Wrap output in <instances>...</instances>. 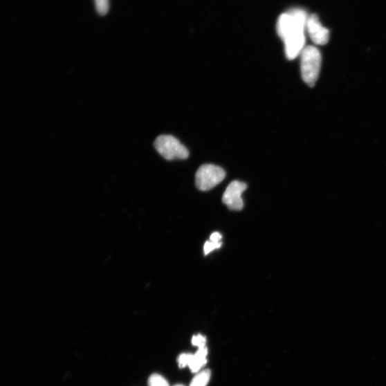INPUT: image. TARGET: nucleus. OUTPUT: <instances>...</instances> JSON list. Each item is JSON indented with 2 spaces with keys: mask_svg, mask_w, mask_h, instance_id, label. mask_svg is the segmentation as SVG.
Listing matches in <instances>:
<instances>
[{
  "mask_svg": "<svg viewBox=\"0 0 386 386\" xmlns=\"http://www.w3.org/2000/svg\"><path fill=\"white\" fill-rule=\"evenodd\" d=\"M309 15L300 8H293L282 14L277 21V33L285 45L290 60L295 59L306 47V30Z\"/></svg>",
  "mask_w": 386,
  "mask_h": 386,
  "instance_id": "nucleus-1",
  "label": "nucleus"
},
{
  "mask_svg": "<svg viewBox=\"0 0 386 386\" xmlns=\"http://www.w3.org/2000/svg\"><path fill=\"white\" fill-rule=\"evenodd\" d=\"M300 69L304 81L310 87L316 83L321 66V54L314 46H306L300 53Z\"/></svg>",
  "mask_w": 386,
  "mask_h": 386,
  "instance_id": "nucleus-2",
  "label": "nucleus"
},
{
  "mask_svg": "<svg viewBox=\"0 0 386 386\" xmlns=\"http://www.w3.org/2000/svg\"><path fill=\"white\" fill-rule=\"evenodd\" d=\"M154 146L158 153L167 160H185L189 156L188 149L172 136H159Z\"/></svg>",
  "mask_w": 386,
  "mask_h": 386,
  "instance_id": "nucleus-3",
  "label": "nucleus"
},
{
  "mask_svg": "<svg viewBox=\"0 0 386 386\" xmlns=\"http://www.w3.org/2000/svg\"><path fill=\"white\" fill-rule=\"evenodd\" d=\"M226 178L224 169L217 165H204L197 171L196 187L201 191H208L220 184Z\"/></svg>",
  "mask_w": 386,
  "mask_h": 386,
  "instance_id": "nucleus-4",
  "label": "nucleus"
},
{
  "mask_svg": "<svg viewBox=\"0 0 386 386\" xmlns=\"http://www.w3.org/2000/svg\"><path fill=\"white\" fill-rule=\"evenodd\" d=\"M247 189L245 183L235 181L226 190L223 196V203L232 210H241L243 208L242 194Z\"/></svg>",
  "mask_w": 386,
  "mask_h": 386,
  "instance_id": "nucleus-5",
  "label": "nucleus"
},
{
  "mask_svg": "<svg viewBox=\"0 0 386 386\" xmlns=\"http://www.w3.org/2000/svg\"><path fill=\"white\" fill-rule=\"evenodd\" d=\"M306 30L315 45L324 46L327 44L330 36L329 30L322 26L316 15L313 14L309 16Z\"/></svg>",
  "mask_w": 386,
  "mask_h": 386,
  "instance_id": "nucleus-6",
  "label": "nucleus"
},
{
  "mask_svg": "<svg viewBox=\"0 0 386 386\" xmlns=\"http://www.w3.org/2000/svg\"><path fill=\"white\" fill-rule=\"evenodd\" d=\"M207 355L206 347L199 349L195 354H190L187 366L192 373H198L205 366Z\"/></svg>",
  "mask_w": 386,
  "mask_h": 386,
  "instance_id": "nucleus-7",
  "label": "nucleus"
},
{
  "mask_svg": "<svg viewBox=\"0 0 386 386\" xmlns=\"http://www.w3.org/2000/svg\"><path fill=\"white\" fill-rule=\"evenodd\" d=\"M210 371L205 370L192 379L190 386H206L210 379Z\"/></svg>",
  "mask_w": 386,
  "mask_h": 386,
  "instance_id": "nucleus-8",
  "label": "nucleus"
},
{
  "mask_svg": "<svg viewBox=\"0 0 386 386\" xmlns=\"http://www.w3.org/2000/svg\"><path fill=\"white\" fill-rule=\"evenodd\" d=\"M149 386H169L167 381L159 374H154L149 378Z\"/></svg>",
  "mask_w": 386,
  "mask_h": 386,
  "instance_id": "nucleus-9",
  "label": "nucleus"
},
{
  "mask_svg": "<svg viewBox=\"0 0 386 386\" xmlns=\"http://www.w3.org/2000/svg\"><path fill=\"white\" fill-rule=\"evenodd\" d=\"M96 10L99 15H105L109 10V0H95Z\"/></svg>",
  "mask_w": 386,
  "mask_h": 386,
  "instance_id": "nucleus-10",
  "label": "nucleus"
},
{
  "mask_svg": "<svg viewBox=\"0 0 386 386\" xmlns=\"http://www.w3.org/2000/svg\"><path fill=\"white\" fill-rule=\"evenodd\" d=\"M192 343L193 346L197 347L199 349L206 347V338L202 335H196L192 337Z\"/></svg>",
  "mask_w": 386,
  "mask_h": 386,
  "instance_id": "nucleus-11",
  "label": "nucleus"
},
{
  "mask_svg": "<svg viewBox=\"0 0 386 386\" xmlns=\"http://www.w3.org/2000/svg\"><path fill=\"white\" fill-rule=\"evenodd\" d=\"M222 246V243H213L212 241L209 242H206L205 246H204V252L205 255H208L209 254L210 252H212L213 250L214 249H217V248H220Z\"/></svg>",
  "mask_w": 386,
  "mask_h": 386,
  "instance_id": "nucleus-12",
  "label": "nucleus"
},
{
  "mask_svg": "<svg viewBox=\"0 0 386 386\" xmlns=\"http://www.w3.org/2000/svg\"><path fill=\"white\" fill-rule=\"evenodd\" d=\"M190 356V354L189 353H183L179 356L178 362L180 368H185L187 366Z\"/></svg>",
  "mask_w": 386,
  "mask_h": 386,
  "instance_id": "nucleus-13",
  "label": "nucleus"
},
{
  "mask_svg": "<svg viewBox=\"0 0 386 386\" xmlns=\"http://www.w3.org/2000/svg\"><path fill=\"white\" fill-rule=\"evenodd\" d=\"M222 235L219 232H214L210 236V241L213 243H221Z\"/></svg>",
  "mask_w": 386,
  "mask_h": 386,
  "instance_id": "nucleus-14",
  "label": "nucleus"
},
{
  "mask_svg": "<svg viewBox=\"0 0 386 386\" xmlns=\"http://www.w3.org/2000/svg\"><path fill=\"white\" fill-rule=\"evenodd\" d=\"M175 386H184V385H175Z\"/></svg>",
  "mask_w": 386,
  "mask_h": 386,
  "instance_id": "nucleus-15",
  "label": "nucleus"
}]
</instances>
